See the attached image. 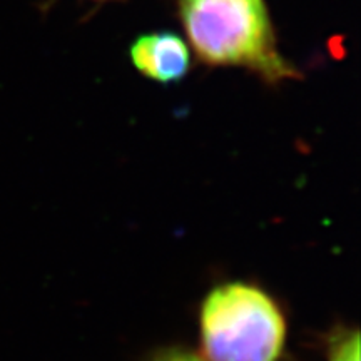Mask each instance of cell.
Wrapping results in <instances>:
<instances>
[{
  "label": "cell",
  "instance_id": "5b68a950",
  "mask_svg": "<svg viewBox=\"0 0 361 361\" xmlns=\"http://www.w3.org/2000/svg\"><path fill=\"white\" fill-rule=\"evenodd\" d=\"M152 361H204V360H201L200 356L189 353V351H184V350H168L157 355Z\"/></svg>",
  "mask_w": 361,
  "mask_h": 361
},
{
  "label": "cell",
  "instance_id": "277c9868",
  "mask_svg": "<svg viewBox=\"0 0 361 361\" xmlns=\"http://www.w3.org/2000/svg\"><path fill=\"white\" fill-rule=\"evenodd\" d=\"M329 361H360V335L351 331L336 340L329 351Z\"/></svg>",
  "mask_w": 361,
  "mask_h": 361
},
{
  "label": "cell",
  "instance_id": "7a4b0ae2",
  "mask_svg": "<svg viewBox=\"0 0 361 361\" xmlns=\"http://www.w3.org/2000/svg\"><path fill=\"white\" fill-rule=\"evenodd\" d=\"M286 323L278 305L246 283H226L201 308V345L206 361H278Z\"/></svg>",
  "mask_w": 361,
  "mask_h": 361
},
{
  "label": "cell",
  "instance_id": "6da1fadb",
  "mask_svg": "<svg viewBox=\"0 0 361 361\" xmlns=\"http://www.w3.org/2000/svg\"><path fill=\"white\" fill-rule=\"evenodd\" d=\"M176 11L204 66L247 71L268 85L303 78L279 51L266 0H176Z\"/></svg>",
  "mask_w": 361,
  "mask_h": 361
},
{
  "label": "cell",
  "instance_id": "3957f363",
  "mask_svg": "<svg viewBox=\"0 0 361 361\" xmlns=\"http://www.w3.org/2000/svg\"><path fill=\"white\" fill-rule=\"evenodd\" d=\"M129 61L144 78L171 85L186 79L192 66V52L189 44L178 34L151 32L133 40Z\"/></svg>",
  "mask_w": 361,
  "mask_h": 361
},
{
  "label": "cell",
  "instance_id": "8992f818",
  "mask_svg": "<svg viewBox=\"0 0 361 361\" xmlns=\"http://www.w3.org/2000/svg\"><path fill=\"white\" fill-rule=\"evenodd\" d=\"M101 2H106V0H101Z\"/></svg>",
  "mask_w": 361,
  "mask_h": 361
}]
</instances>
